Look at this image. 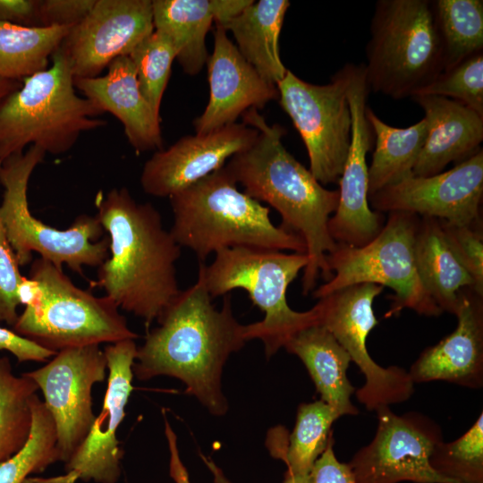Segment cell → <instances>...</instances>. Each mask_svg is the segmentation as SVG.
<instances>
[{
    "instance_id": "1",
    "label": "cell",
    "mask_w": 483,
    "mask_h": 483,
    "mask_svg": "<svg viewBox=\"0 0 483 483\" xmlns=\"http://www.w3.org/2000/svg\"><path fill=\"white\" fill-rule=\"evenodd\" d=\"M137 348L132 366L139 380L170 376L181 380L185 392L195 396L208 411L225 415L228 402L222 390V372L230 355L247 342L244 325L234 318L231 295L221 309L198 272L196 282L179 295L157 320Z\"/></svg>"
},
{
    "instance_id": "2",
    "label": "cell",
    "mask_w": 483,
    "mask_h": 483,
    "mask_svg": "<svg viewBox=\"0 0 483 483\" xmlns=\"http://www.w3.org/2000/svg\"><path fill=\"white\" fill-rule=\"evenodd\" d=\"M243 123L258 131L255 141L233 155L224 168L244 193L273 207L282 226L299 234L306 245L308 265L303 270L302 292H313L318 277H332L326 256L335 248L328 221L339 200L338 190H327L282 142L286 130L268 124L257 109L243 114Z\"/></svg>"
},
{
    "instance_id": "3",
    "label": "cell",
    "mask_w": 483,
    "mask_h": 483,
    "mask_svg": "<svg viewBox=\"0 0 483 483\" xmlns=\"http://www.w3.org/2000/svg\"><path fill=\"white\" fill-rule=\"evenodd\" d=\"M97 217L109 233L110 258L92 286L148 326L181 292L175 263L181 246L150 203H139L126 188L96 198Z\"/></svg>"
},
{
    "instance_id": "4",
    "label": "cell",
    "mask_w": 483,
    "mask_h": 483,
    "mask_svg": "<svg viewBox=\"0 0 483 483\" xmlns=\"http://www.w3.org/2000/svg\"><path fill=\"white\" fill-rule=\"evenodd\" d=\"M175 242L199 263L234 247L291 250L306 254L303 239L275 225L269 208L237 188L224 166L169 197Z\"/></svg>"
},
{
    "instance_id": "5",
    "label": "cell",
    "mask_w": 483,
    "mask_h": 483,
    "mask_svg": "<svg viewBox=\"0 0 483 483\" xmlns=\"http://www.w3.org/2000/svg\"><path fill=\"white\" fill-rule=\"evenodd\" d=\"M19 298L25 308L12 330L47 350L138 338L112 299L77 287L45 258L32 262Z\"/></svg>"
},
{
    "instance_id": "6",
    "label": "cell",
    "mask_w": 483,
    "mask_h": 483,
    "mask_svg": "<svg viewBox=\"0 0 483 483\" xmlns=\"http://www.w3.org/2000/svg\"><path fill=\"white\" fill-rule=\"evenodd\" d=\"M52 64L21 81L0 103V162L36 145L46 153L69 151L82 132L106 125L101 111L76 93L70 65L58 48Z\"/></svg>"
},
{
    "instance_id": "7",
    "label": "cell",
    "mask_w": 483,
    "mask_h": 483,
    "mask_svg": "<svg viewBox=\"0 0 483 483\" xmlns=\"http://www.w3.org/2000/svg\"><path fill=\"white\" fill-rule=\"evenodd\" d=\"M306 254L234 247L215 254L214 261L199 263V272L212 299L234 289L246 291L254 305L264 313L262 320L244 325L247 341L259 339L267 357H271L296 334L318 325L316 304L303 312L290 308L286 292L290 284L308 265Z\"/></svg>"
},
{
    "instance_id": "8",
    "label": "cell",
    "mask_w": 483,
    "mask_h": 483,
    "mask_svg": "<svg viewBox=\"0 0 483 483\" xmlns=\"http://www.w3.org/2000/svg\"><path fill=\"white\" fill-rule=\"evenodd\" d=\"M364 64L369 91L412 97L445 69L433 1L379 0Z\"/></svg>"
},
{
    "instance_id": "9",
    "label": "cell",
    "mask_w": 483,
    "mask_h": 483,
    "mask_svg": "<svg viewBox=\"0 0 483 483\" xmlns=\"http://www.w3.org/2000/svg\"><path fill=\"white\" fill-rule=\"evenodd\" d=\"M36 145L5 158L0 166L4 191L0 217L19 266L31 261L32 253L62 269L66 265L83 275V267L100 266L108 258L109 237L97 216H79L65 230H58L36 218L29 208L28 184L31 174L46 157Z\"/></svg>"
},
{
    "instance_id": "10",
    "label": "cell",
    "mask_w": 483,
    "mask_h": 483,
    "mask_svg": "<svg viewBox=\"0 0 483 483\" xmlns=\"http://www.w3.org/2000/svg\"><path fill=\"white\" fill-rule=\"evenodd\" d=\"M419 216L402 211L388 213L378 234L361 247L336 243L327 254L332 277L312 292L320 299L339 289L362 283L394 290L385 318L410 309L419 315L439 316L442 310L424 289L416 267L414 244Z\"/></svg>"
},
{
    "instance_id": "11",
    "label": "cell",
    "mask_w": 483,
    "mask_h": 483,
    "mask_svg": "<svg viewBox=\"0 0 483 483\" xmlns=\"http://www.w3.org/2000/svg\"><path fill=\"white\" fill-rule=\"evenodd\" d=\"M344 66L325 85L307 82L287 70L276 85L278 100L308 152L309 171L321 183L339 181L347 157L352 116Z\"/></svg>"
},
{
    "instance_id": "12",
    "label": "cell",
    "mask_w": 483,
    "mask_h": 483,
    "mask_svg": "<svg viewBox=\"0 0 483 483\" xmlns=\"http://www.w3.org/2000/svg\"><path fill=\"white\" fill-rule=\"evenodd\" d=\"M383 289L375 284H357L333 292L317 303L319 325L334 335L365 377L364 385L354 394L369 411L403 402L414 393V383L406 369L381 367L367 349L368 335L378 324L373 301Z\"/></svg>"
},
{
    "instance_id": "13",
    "label": "cell",
    "mask_w": 483,
    "mask_h": 483,
    "mask_svg": "<svg viewBox=\"0 0 483 483\" xmlns=\"http://www.w3.org/2000/svg\"><path fill=\"white\" fill-rule=\"evenodd\" d=\"M376 411L374 438L347 463L357 483H457L430 465L435 445L443 441L436 421L414 411L397 415L389 406H381Z\"/></svg>"
},
{
    "instance_id": "14",
    "label": "cell",
    "mask_w": 483,
    "mask_h": 483,
    "mask_svg": "<svg viewBox=\"0 0 483 483\" xmlns=\"http://www.w3.org/2000/svg\"><path fill=\"white\" fill-rule=\"evenodd\" d=\"M53 357L24 374L43 394L55 426L60 461L66 463L94 423L92 387L106 379L107 360L97 344L64 349Z\"/></svg>"
},
{
    "instance_id": "15",
    "label": "cell",
    "mask_w": 483,
    "mask_h": 483,
    "mask_svg": "<svg viewBox=\"0 0 483 483\" xmlns=\"http://www.w3.org/2000/svg\"><path fill=\"white\" fill-rule=\"evenodd\" d=\"M344 68L345 94L352 116L351 143L338 181V205L329 218L328 231L336 243L361 247L378 234L385 216L369 204L367 154L372 148L374 133L366 115L370 91L364 64H346Z\"/></svg>"
},
{
    "instance_id": "16",
    "label": "cell",
    "mask_w": 483,
    "mask_h": 483,
    "mask_svg": "<svg viewBox=\"0 0 483 483\" xmlns=\"http://www.w3.org/2000/svg\"><path fill=\"white\" fill-rule=\"evenodd\" d=\"M483 151L431 176L411 175L369 197L379 213L408 212L455 225L481 223Z\"/></svg>"
},
{
    "instance_id": "17",
    "label": "cell",
    "mask_w": 483,
    "mask_h": 483,
    "mask_svg": "<svg viewBox=\"0 0 483 483\" xmlns=\"http://www.w3.org/2000/svg\"><path fill=\"white\" fill-rule=\"evenodd\" d=\"M153 31L152 1L96 0L59 49L74 79L94 78L117 57L129 55Z\"/></svg>"
},
{
    "instance_id": "18",
    "label": "cell",
    "mask_w": 483,
    "mask_h": 483,
    "mask_svg": "<svg viewBox=\"0 0 483 483\" xmlns=\"http://www.w3.org/2000/svg\"><path fill=\"white\" fill-rule=\"evenodd\" d=\"M137 348L134 340H124L110 343L104 350L108 377L101 411L83 442L64 463L65 470L76 471L79 479L116 483L120 478L123 452L117 439V430L133 389L132 366Z\"/></svg>"
},
{
    "instance_id": "19",
    "label": "cell",
    "mask_w": 483,
    "mask_h": 483,
    "mask_svg": "<svg viewBox=\"0 0 483 483\" xmlns=\"http://www.w3.org/2000/svg\"><path fill=\"white\" fill-rule=\"evenodd\" d=\"M258 134L256 128L234 123L205 134L184 136L146 161L140 185L147 194L169 198L222 168L227 159L249 148Z\"/></svg>"
},
{
    "instance_id": "20",
    "label": "cell",
    "mask_w": 483,
    "mask_h": 483,
    "mask_svg": "<svg viewBox=\"0 0 483 483\" xmlns=\"http://www.w3.org/2000/svg\"><path fill=\"white\" fill-rule=\"evenodd\" d=\"M209 99L193 121L196 134L236 123L246 111L263 108L278 99L276 85L263 79L242 57L219 25L214 30V50L207 61Z\"/></svg>"
},
{
    "instance_id": "21",
    "label": "cell",
    "mask_w": 483,
    "mask_h": 483,
    "mask_svg": "<svg viewBox=\"0 0 483 483\" xmlns=\"http://www.w3.org/2000/svg\"><path fill=\"white\" fill-rule=\"evenodd\" d=\"M453 332L426 348L411 365L413 383L446 381L472 389L483 386V296L470 288L459 292Z\"/></svg>"
},
{
    "instance_id": "22",
    "label": "cell",
    "mask_w": 483,
    "mask_h": 483,
    "mask_svg": "<svg viewBox=\"0 0 483 483\" xmlns=\"http://www.w3.org/2000/svg\"><path fill=\"white\" fill-rule=\"evenodd\" d=\"M74 85L102 114L108 112L122 123L124 134L136 151L163 148L160 116L141 94L129 55L114 59L105 75L76 78Z\"/></svg>"
},
{
    "instance_id": "23",
    "label": "cell",
    "mask_w": 483,
    "mask_h": 483,
    "mask_svg": "<svg viewBox=\"0 0 483 483\" xmlns=\"http://www.w3.org/2000/svg\"><path fill=\"white\" fill-rule=\"evenodd\" d=\"M425 112L427 137L412 174H437L478 150L483 140V116L464 104L439 96L412 97Z\"/></svg>"
},
{
    "instance_id": "24",
    "label": "cell",
    "mask_w": 483,
    "mask_h": 483,
    "mask_svg": "<svg viewBox=\"0 0 483 483\" xmlns=\"http://www.w3.org/2000/svg\"><path fill=\"white\" fill-rule=\"evenodd\" d=\"M253 0H153L154 30L165 36L176 59L188 75L206 65V37L212 23L220 24L238 14Z\"/></svg>"
},
{
    "instance_id": "25",
    "label": "cell",
    "mask_w": 483,
    "mask_h": 483,
    "mask_svg": "<svg viewBox=\"0 0 483 483\" xmlns=\"http://www.w3.org/2000/svg\"><path fill=\"white\" fill-rule=\"evenodd\" d=\"M284 348L301 360L320 400L339 417L359 413L351 401L355 388L347 377L351 357L326 327L318 324L305 328L292 336Z\"/></svg>"
},
{
    "instance_id": "26",
    "label": "cell",
    "mask_w": 483,
    "mask_h": 483,
    "mask_svg": "<svg viewBox=\"0 0 483 483\" xmlns=\"http://www.w3.org/2000/svg\"><path fill=\"white\" fill-rule=\"evenodd\" d=\"M289 6L287 0H253L238 14L216 24L232 32L242 57L275 85L288 70L280 56L279 37Z\"/></svg>"
},
{
    "instance_id": "27",
    "label": "cell",
    "mask_w": 483,
    "mask_h": 483,
    "mask_svg": "<svg viewBox=\"0 0 483 483\" xmlns=\"http://www.w3.org/2000/svg\"><path fill=\"white\" fill-rule=\"evenodd\" d=\"M414 255L419 280L428 294L442 312L454 315L460 291H474L475 285L451 251L438 219L419 216Z\"/></svg>"
},
{
    "instance_id": "28",
    "label": "cell",
    "mask_w": 483,
    "mask_h": 483,
    "mask_svg": "<svg viewBox=\"0 0 483 483\" xmlns=\"http://www.w3.org/2000/svg\"><path fill=\"white\" fill-rule=\"evenodd\" d=\"M367 118L374 133L375 149L369 167V197L411 175L424 145L428 122L424 117L407 128L384 123L369 106Z\"/></svg>"
},
{
    "instance_id": "29",
    "label": "cell",
    "mask_w": 483,
    "mask_h": 483,
    "mask_svg": "<svg viewBox=\"0 0 483 483\" xmlns=\"http://www.w3.org/2000/svg\"><path fill=\"white\" fill-rule=\"evenodd\" d=\"M70 29L0 22V78L22 81L46 70Z\"/></svg>"
},
{
    "instance_id": "30",
    "label": "cell",
    "mask_w": 483,
    "mask_h": 483,
    "mask_svg": "<svg viewBox=\"0 0 483 483\" xmlns=\"http://www.w3.org/2000/svg\"><path fill=\"white\" fill-rule=\"evenodd\" d=\"M38 390L24 373L13 374L7 357L0 358V464L27 444L32 426L30 400Z\"/></svg>"
},
{
    "instance_id": "31",
    "label": "cell",
    "mask_w": 483,
    "mask_h": 483,
    "mask_svg": "<svg viewBox=\"0 0 483 483\" xmlns=\"http://www.w3.org/2000/svg\"><path fill=\"white\" fill-rule=\"evenodd\" d=\"M445 69L457 65L483 49V1H433Z\"/></svg>"
},
{
    "instance_id": "32",
    "label": "cell",
    "mask_w": 483,
    "mask_h": 483,
    "mask_svg": "<svg viewBox=\"0 0 483 483\" xmlns=\"http://www.w3.org/2000/svg\"><path fill=\"white\" fill-rule=\"evenodd\" d=\"M339 416L321 400L302 403L298 408L295 427L284 453L286 474L308 475L325 451L330 428Z\"/></svg>"
},
{
    "instance_id": "33",
    "label": "cell",
    "mask_w": 483,
    "mask_h": 483,
    "mask_svg": "<svg viewBox=\"0 0 483 483\" xmlns=\"http://www.w3.org/2000/svg\"><path fill=\"white\" fill-rule=\"evenodd\" d=\"M30 407L29 440L18 453L0 464V483H23L31 474L60 461L54 420L37 394L31 397Z\"/></svg>"
},
{
    "instance_id": "34",
    "label": "cell",
    "mask_w": 483,
    "mask_h": 483,
    "mask_svg": "<svg viewBox=\"0 0 483 483\" xmlns=\"http://www.w3.org/2000/svg\"><path fill=\"white\" fill-rule=\"evenodd\" d=\"M482 414L459 438L435 445L429 462L440 475L457 483H483Z\"/></svg>"
},
{
    "instance_id": "35",
    "label": "cell",
    "mask_w": 483,
    "mask_h": 483,
    "mask_svg": "<svg viewBox=\"0 0 483 483\" xmlns=\"http://www.w3.org/2000/svg\"><path fill=\"white\" fill-rule=\"evenodd\" d=\"M133 63L140 90L154 113L160 116L164 92L171 76L176 51L168 38L154 30L129 55Z\"/></svg>"
},
{
    "instance_id": "36",
    "label": "cell",
    "mask_w": 483,
    "mask_h": 483,
    "mask_svg": "<svg viewBox=\"0 0 483 483\" xmlns=\"http://www.w3.org/2000/svg\"><path fill=\"white\" fill-rule=\"evenodd\" d=\"M416 96H439L459 101L483 116V53L443 71Z\"/></svg>"
},
{
    "instance_id": "37",
    "label": "cell",
    "mask_w": 483,
    "mask_h": 483,
    "mask_svg": "<svg viewBox=\"0 0 483 483\" xmlns=\"http://www.w3.org/2000/svg\"><path fill=\"white\" fill-rule=\"evenodd\" d=\"M439 223L451 251L472 278L475 292L483 296V233L481 223L455 225L445 220H439Z\"/></svg>"
},
{
    "instance_id": "38",
    "label": "cell",
    "mask_w": 483,
    "mask_h": 483,
    "mask_svg": "<svg viewBox=\"0 0 483 483\" xmlns=\"http://www.w3.org/2000/svg\"><path fill=\"white\" fill-rule=\"evenodd\" d=\"M24 278L0 217V321L12 327L19 317V289Z\"/></svg>"
},
{
    "instance_id": "39",
    "label": "cell",
    "mask_w": 483,
    "mask_h": 483,
    "mask_svg": "<svg viewBox=\"0 0 483 483\" xmlns=\"http://www.w3.org/2000/svg\"><path fill=\"white\" fill-rule=\"evenodd\" d=\"M95 3L96 0H39V26L72 28L86 17Z\"/></svg>"
},
{
    "instance_id": "40",
    "label": "cell",
    "mask_w": 483,
    "mask_h": 483,
    "mask_svg": "<svg viewBox=\"0 0 483 483\" xmlns=\"http://www.w3.org/2000/svg\"><path fill=\"white\" fill-rule=\"evenodd\" d=\"M309 479L310 483H357L349 465L335 457L331 436L325 451L315 462Z\"/></svg>"
},
{
    "instance_id": "41",
    "label": "cell",
    "mask_w": 483,
    "mask_h": 483,
    "mask_svg": "<svg viewBox=\"0 0 483 483\" xmlns=\"http://www.w3.org/2000/svg\"><path fill=\"white\" fill-rule=\"evenodd\" d=\"M0 351L11 352L19 362L45 361L56 353L39 346L12 329L2 326H0Z\"/></svg>"
},
{
    "instance_id": "42",
    "label": "cell",
    "mask_w": 483,
    "mask_h": 483,
    "mask_svg": "<svg viewBox=\"0 0 483 483\" xmlns=\"http://www.w3.org/2000/svg\"><path fill=\"white\" fill-rule=\"evenodd\" d=\"M38 0H0V22L39 26Z\"/></svg>"
},
{
    "instance_id": "43",
    "label": "cell",
    "mask_w": 483,
    "mask_h": 483,
    "mask_svg": "<svg viewBox=\"0 0 483 483\" xmlns=\"http://www.w3.org/2000/svg\"><path fill=\"white\" fill-rule=\"evenodd\" d=\"M165 434L170 452V476L175 483H191L187 470L180 458L177 436L166 419H165Z\"/></svg>"
},
{
    "instance_id": "44",
    "label": "cell",
    "mask_w": 483,
    "mask_h": 483,
    "mask_svg": "<svg viewBox=\"0 0 483 483\" xmlns=\"http://www.w3.org/2000/svg\"><path fill=\"white\" fill-rule=\"evenodd\" d=\"M201 458L213 475L214 483H231L225 476L222 470L209 458L201 454ZM284 483H310L309 474L290 475L285 474Z\"/></svg>"
},
{
    "instance_id": "45",
    "label": "cell",
    "mask_w": 483,
    "mask_h": 483,
    "mask_svg": "<svg viewBox=\"0 0 483 483\" xmlns=\"http://www.w3.org/2000/svg\"><path fill=\"white\" fill-rule=\"evenodd\" d=\"M79 480V474L76 471H66L65 474L41 478L28 477L23 483H76Z\"/></svg>"
},
{
    "instance_id": "46",
    "label": "cell",
    "mask_w": 483,
    "mask_h": 483,
    "mask_svg": "<svg viewBox=\"0 0 483 483\" xmlns=\"http://www.w3.org/2000/svg\"><path fill=\"white\" fill-rule=\"evenodd\" d=\"M21 85V81L0 78V103Z\"/></svg>"
}]
</instances>
